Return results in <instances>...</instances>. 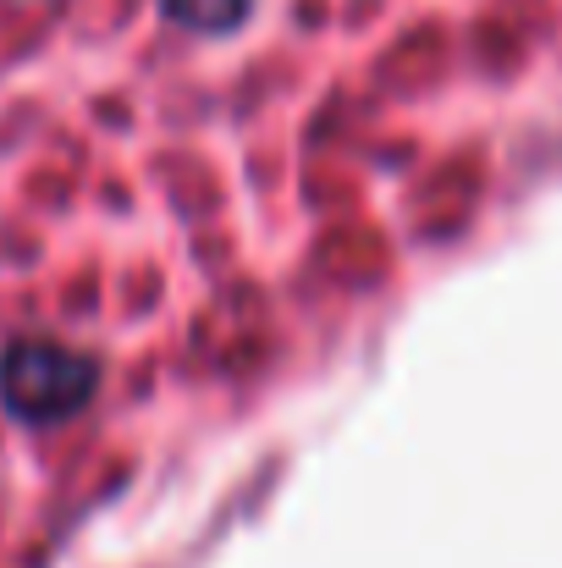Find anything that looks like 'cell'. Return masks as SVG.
<instances>
[{
    "label": "cell",
    "instance_id": "cell-1",
    "mask_svg": "<svg viewBox=\"0 0 562 568\" xmlns=\"http://www.w3.org/2000/svg\"><path fill=\"white\" fill-rule=\"evenodd\" d=\"M100 392V359L67 343L22 337L0 354V408L17 425H61Z\"/></svg>",
    "mask_w": 562,
    "mask_h": 568
},
{
    "label": "cell",
    "instance_id": "cell-2",
    "mask_svg": "<svg viewBox=\"0 0 562 568\" xmlns=\"http://www.w3.org/2000/svg\"><path fill=\"white\" fill-rule=\"evenodd\" d=\"M161 11L187 33H232L254 11V0H161Z\"/></svg>",
    "mask_w": 562,
    "mask_h": 568
}]
</instances>
